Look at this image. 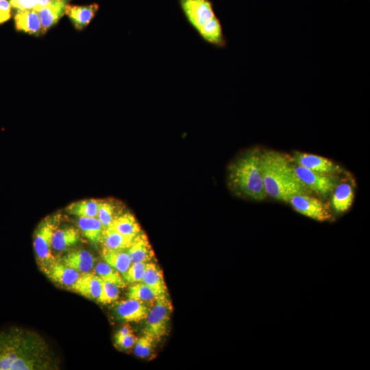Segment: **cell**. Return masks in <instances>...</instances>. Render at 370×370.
I'll list each match as a JSON object with an SVG mask.
<instances>
[{"label":"cell","mask_w":370,"mask_h":370,"mask_svg":"<svg viewBox=\"0 0 370 370\" xmlns=\"http://www.w3.org/2000/svg\"><path fill=\"white\" fill-rule=\"evenodd\" d=\"M141 282L153 288L160 295L168 293L162 271L157 264L152 262L147 263Z\"/></svg>","instance_id":"d4e9b609"},{"label":"cell","mask_w":370,"mask_h":370,"mask_svg":"<svg viewBox=\"0 0 370 370\" xmlns=\"http://www.w3.org/2000/svg\"><path fill=\"white\" fill-rule=\"evenodd\" d=\"M152 306V304L127 298L116 304L114 313L121 321L139 322L147 318Z\"/></svg>","instance_id":"9c48e42d"},{"label":"cell","mask_w":370,"mask_h":370,"mask_svg":"<svg viewBox=\"0 0 370 370\" xmlns=\"http://www.w3.org/2000/svg\"><path fill=\"white\" fill-rule=\"evenodd\" d=\"M59 221L58 215L48 216L39 223L34 231L33 245L36 260L43 273L58 260L52 252L51 240Z\"/></svg>","instance_id":"277c9868"},{"label":"cell","mask_w":370,"mask_h":370,"mask_svg":"<svg viewBox=\"0 0 370 370\" xmlns=\"http://www.w3.org/2000/svg\"><path fill=\"white\" fill-rule=\"evenodd\" d=\"M293 159L295 164L320 173L333 175L341 171L333 162L317 155L295 151Z\"/></svg>","instance_id":"30bf717a"},{"label":"cell","mask_w":370,"mask_h":370,"mask_svg":"<svg viewBox=\"0 0 370 370\" xmlns=\"http://www.w3.org/2000/svg\"><path fill=\"white\" fill-rule=\"evenodd\" d=\"M99 10L97 3L86 5H67L65 14L68 16L75 29L82 30L86 27L95 17Z\"/></svg>","instance_id":"9a60e30c"},{"label":"cell","mask_w":370,"mask_h":370,"mask_svg":"<svg viewBox=\"0 0 370 370\" xmlns=\"http://www.w3.org/2000/svg\"><path fill=\"white\" fill-rule=\"evenodd\" d=\"M173 306L168 293L160 296L153 303L147 317L144 333L157 341L167 334Z\"/></svg>","instance_id":"5b68a950"},{"label":"cell","mask_w":370,"mask_h":370,"mask_svg":"<svg viewBox=\"0 0 370 370\" xmlns=\"http://www.w3.org/2000/svg\"><path fill=\"white\" fill-rule=\"evenodd\" d=\"M114 339L116 345L120 348L123 349H128L132 348L135 345L138 338L132 332L122 337L114 338Z\"/></svg>","instance_id":"d6a6232c"},{"label":"cell","mask_w":370,"mask_h":370,"mask_svg":"<svg viewBox=\"0 0 370 370\" xmlns=\"http://www.w3.org/2000/svg\"><path fill=\"white\" fill-rule=\"evenodd\" d=\"M38 0H10L11 7L17 10L34 9Z\"/></svg>","instance_id":"836d02e7"},{"label":"cell","mask_w":370,"mask_h":370,"mask_svg":"<svg viewBox=\"0 0 370 370\" xmlns=\"http://www.w3.org/2000/svg\"><path fill=\"white\" fill-rule=\"evenodd\" d=\"M100 200L88 199L70 204L66 211L78 217H97Z\"/></svg>","instance_id":"484cf974"},{"label":"cell","mask_w":370,"mask_h":370,"mask_svg":"<svg viewBox=\"0 0 370 370\" xmlns=\"http://www.w3.org/2000/svg\"><path fill=\"white\" fill-rule=\"evenodd\" d=\"M260 158V149L254 147L230 164L227 169L228 184L235 193L254 201H262L267 197Z\"/></svg>","instance_id":"3957f363"},{"label":"cell","mask_w":370,"mask_h":370,"mask_svg":"<svg viewBox=\"0 0 370 370\" xmlns=\"http://www.w3.org/2000/svg\"><path fill=\"white\" fill-rule=\"evenodd\" d=\"M145 262L132 263L127 271L123 275L126 283L134 284L142 281L146 269Z\"/></svg>","instance_id":"1f68e13d"},{"label":"cell","mask_w":370,"mask_h":370,"mask_svg":"<svg viewBox=\"0 0 370 370\" xmlns=\"http://www.w3.org/2000/svg\"><path fill=\"white\" fill-rule=\"evenodd\" d=\"M60 262L80 273H85L93 269L95 259L90 251L78 249L67 252Z\"/></svg>","instance_id":"8fae6325"},{"label":"cell","mask_w":370,"mask_h":370,"mask_svg":"<svg viewBox=\"0 0 370 370\" xmlns=\"http://www.w3.org/2000/svg\"><path fill=\"white\" fill-rule=\"evenodd\" d=\"M109 227L132 238H134L142 231L135 217L130 212L120 214L114 219Z\"/></svg>","instance_id":"7402d4cb"},{"label":"cell","mask_w":370,"mask_h":370,"mask_svg":"<svg viewBox=\"0 0 370 370\" xmlns=\"http://www.w3.org/2000/svg\"><path fill=\"white\" fill-rule=\"evenodd\" d=\"M119 214H117L116 206L113 201L100 200L97 217L104 229L108 227Z\"/></svg>","instance_id":"f1b7e54d"},{"label":"cell","mask_w":370,"mask_h":370,"mask_svg":"<svg viewBox=\"0 0 370 370\" xmlns=\"http://www.w3.org/2000/svg\"><path fill=\"white\" fill-rule=\"evenodd\" d=\"M79 241V231L73 227H65L55 230L52 236V249L64 251L75 245Z\"/></svg>","instance_id":"ac0fdd59"},{"label":"cell","mask_w":370,"mask_h":370,"mask_svg":"<svg viewBox=\"0 0 370 370\" xmlns=\"http://www.w3.org/2000/svg\"><path fill=\"white\" fill-rule=\"evenodd\" d=\"M101 256L103 261L119 271L122 276L132 264L127 249L110 250L103 248Z\"/></svg>","instance_id":"603a6c76"},{"label":"cell","mask_w":370,"mask_h":370,"mask_svg":"<svg viewBox=\"0 0 370 370\" xmlns=\"http://www.w3.org/2000/svg\"><path fill=\"white\" fill-rule=\"evenodd\" d=\"M157 341L151 336L144 333L137 339L135 343L134 354L136 356L146 358L153 352Z\"/></svg>","instance_id":"f546056e"},{"label":"cell","mask_w":370,"mask_h":370,"mask_svg":"<svg viewBox=\"0 0 370 370\" xmlns=\"http://www.w3.org/2000/svg\"><path fill=\"white\" fill-rule=\"evenodd\" d=\"M260 160L267 196L288 202L295 195L312 193L298 177L294 164L285 155L274 150L261 151Z\"/></svg>","instance_id":"7a4b0ae2"},{"label":"cell","mask_w":370,"mask_h":370,"mask_svg":"<svg viewBox=\"0 0 370 370\" xmlns=\"http://www.w3.org/2000/svg\"><path fill=\"white\" fill-rule=\"evenodd\" d=\"M294 168L297 175L307 188L322 197L331 195L338 184V179L333 175L314 172L297 164Z\"/></svg>","instance_id":"8992f818"},{"label":"cell","mask_w":370,"mask_h":370,"mask_svg":"<svg viewBox=\"0 0 370 370\" xmlns=\"http://www.w3.org/2000/svg\"><path fill=\"white\" fill-rule=\"evenodd\" d=\"M67 2L68 0H51L46 6L38 12L42 26V34L46 33L60 21L65 14Z\"/></svg>","instance_id":"4fadbf2b"},{"label":"cell","mask_w":370,"mask_h":370,"mask_svg":"<svg viewBox=\"0 0 370 370\" xmlns=\"http://www.w3.org/2000/svg\"><path fill=\"white\" fill-rule=\"evenodd\" d=\"M332 194L331 204L336 213H343L352 206L354 193L352 186L349 184H337Z\"/></svg>","instance_id":"d6986e66"},{"label":"cell","mask_w":370,"mask_h":370,"mask_svg":"<svg viewBox=\"0 0 370 370\" xmlns=\"http://www.w3.org/2000/svg\"><path fill=\"white\" fill-rule=\"evenodd\" d=\"M93 270V273L102 281L112 283L119 288H124L126 286V282L120 273L105 261L99 262Z\"/></svg>","instance_id":"83f0119b"},{"label":"cell","mask_w":370,"mask_h":370,"mask_svg":"<svg viewBox=\"0 0 370 370\" xmlns=\"http://www.w3.org/2000/svg\"><path fill=\"white\" fill-rule=\"evenodd\" d=\"M57 362L46 341L18 326L0 328V370H51Z\"/></svg>","instance_id":"6da1fadb"},{"label":"cell","mask_w":370,"mask_h":370,"mask_svg":"<svg viewBox=\"0 0 370 370\" xmlns=\"http://www.w3.org/2000/svg\"><path fill=\"white\" fill-rule=\"evenodd\" d=\"M134 238L125 236L108 227L104 229L101 243L104 249L125 250L130 246Z\"/></svg>","instance_id":"cb8c5ba5"},{"label":"cell","mask_w":370,"mask_h":370,"mask_svg":"<svg viewBox=\"0 0 370 370\" xmlns=\"http://www.w3.org/2000/svg\"><path fill=\"white\" fill-rule=\"evenodd\" d=\"M77 225L90 242L94 245L101 243L104 227L97 217H79Z\"/></svg>","instance_id":"44dd1931"},{"label":"cell","mask_w":370,"mask_h":370,"mask_svg":"<svg viewBox=\"0 0 370 370\" xmlns=\"http://www.w3.org/2000/svg\"><path fill=\"white\" fill-rule=\"evenodd\" d=\"M198 34L204 41L215 47L223 48L227 45L222 25L217 16L207 23Z\"/></svg>","instance_id":"ffe728a7"},{"label":"cell","mask_w":370,"mask_h":370,"mask_svg":"<svg viewBox=\"0 0 370 370\" xmlns=\"http://www.w3.org/2000/svg\"><path fill=\"white\" fill-rule=\"evenodd\" d=\"M161 295H160L153 288L142 282L132 284L129 287L127 293V298L134 299L152 304Z\"/></svg>","instance_id":"4316f807"},{"label":"cell","mask_w":370,"mask_h":370,"mask_svg":"<svg viewBox=\"0 0 370 370\" xmlns=\"http://www.w3.org/2000/svg\"><path fill=\"white\" fill-rule=\"evenodd\" d=\"M182 10L197 33L216 15L209 0H179Z\"/></svg>","instance_id":"52a82bcc"},{"label":"cell","mask_w":370,"mask_h":370,"mask_svg":"<svg viewBox=\"0 0 370 370\" xmlns=\"http://www.w3.org/2000/svg\"><path fill=\"white\" fill-rule=\"evenodd\" d=\"M11 17V5L7 0H0V24L9 20Z\"/></svg>","instance_id":"e575fe53"},{"label":"cell","mask_w":370,"mask_h":370,"mask_svg":"<svg viewBox=\"0 0 370 370\" xmlns=\"http://www.w3.org/2000/svg\"><path fill=\"white\" fill-rule=\"evenodd\" d=\"M54 283L69 288L81 273L57 260L44 273Z\"/></svg>","instance_id":"2e32d148"},{"label":"cell","mask_w":370,"mask_h":370,"mask_svg":"<svg viewBox=\"0 0 370 370\" xmlns=\"http://www.w3.org/2000/svg\"><path fill=\"white\" fill-rule=\"evenodd\" d=\"M288 202L295 211L310 219L321 222L332 219L325 205L317 198L309 195H295Z\"/></svg>","instance_id":"ba28073f"},{"label":"cell","mask_w":370,"mask_h":370,"mask_svg":"<svg viewBox=\"0 0 370 370\" xmlns=\"http://www.w3.org/2000/svg\"><path fill=\"white\" fill-rule=\"evenodd\" d=\"M119 288L112 283L102 281L101 291L97 301L102 304H108L117 300L120 293Z\"/></svg>","instance_id":"4dcf8cb0"},{"label":"cell","mask_w":370,"mask_h":370,"mask_svg":"<svg viewBox=\"0 0 370 370\" xmlns=\"http://www.w3.org/2000/svg\"><path fill=\"white\" fill-rule=\"evenodd\" d=\"M132 263L149 262L155 257V254L147 235L142 231L132 240L127 249Z\"/></svg>","instance_id":"5bb4252c"},{"label":"cell","mask_w":370,"mask_h":370,"mask_svg":"<svg viewBox=\"0 0 370 370\" xmlns=\"http://www.w3.org/2000/svg\"><path fill=\"white\" fill-rule=\"evenodd\" d=\"M132 329L129 324L124 325L115 334L114 338L122 337L132 333Z\"/></svg>","instance_id":"d590c367"},{"label":"cell","mask_w":370,"mask_h":370,"mask_svg":"<svg viewBox=\"0 0 370 370\" xmlns=\"http://www.w3.org/2000/svg\"><path fill=\"white\" fill-rule=\"evenodd\" d=\"M15 28L28 34H42V26L38 12L35 10H18L14 16Z\"/></svg>","instance_id":"e0dca14e"},{"label":"cell","mask_w":370,"mask_h":370,"mask_svg":"<svg viewBox=\"0 0 370 370\" xmlns=\"http://www.w3.org/2000/svg\"><path fill=\"white\" fill-rule=\"evenodd\" d=\"M101 280L94 273H81L70 288L74 292L89 299L97 300L101 291Z\"/></svg>","instance_id":"7c38bea8"},{"label":"cell","mask_w":370,"mask_h":370,"mask_svg":"<svg viewBox=\"0 0 370 370\" xmlns=\"http://www.w3.org/2000/svg\"><path fill=\"white\" fill-rule=\"evenodd\" d=\"M51 0H38L36 6L34 7V10H35L36 12H38L40 10L43 8L45 6H46Z\"/></svg>","instance_id":"8d00e7d4"}]
</instances>
